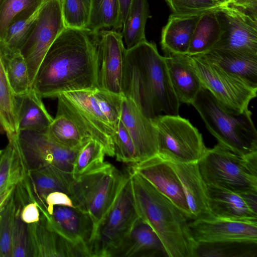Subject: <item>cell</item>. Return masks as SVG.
Returning <instances> with one entry per match:
<instances>
[{
	"label": "cell",
	"mask_w": 257,
	"mask_h": 257,
	"mask_svg": "<svg viewBox=\"0 0 257 257\" xmlns=\"http://www.w3.org/2000/svg\"><path fill=\"white\" fill-rule=\"evenodd\" d=\"M98 33L66 28L59 35L43 58L31 85L42 98L98 88Z\"/></svg>",
	"instance_id": "1"
},
{
	"label": "cell",
	"mask_w": 257,
	"mask_h": 257,
	"mask_svg": "<svg viewBox=\"0 0 257 257\" xmlns=\"http://www.w3.org/2000/svg\"><path fill=\"white\" fill-rule=\"evenodd\" d=\"M123 96L147 118L179 115L181 105L173 88L165 58L154 42L146 40L126 49L121 82Z\"/></svg>",
	"instance_id": "2"
},
{
	"label": "cell",
	"mask_w": 257,
	"mask_h": 257,
	"mask_svg": "<svg viewBox=\"0 0 257 257\" xmlns=\"http://www.w3.org/2000/svg\"><path fill=\"white\" fill-rule=\"evenodd\" d=\"M136 208L162 241L168 257H194L196 243L188 218L147 180L128 169Z\"/></svg>",
	"instance_id": "3"
},
{
	"label": "cell",
	"mask_w": 257,
	"mask_h": 257,
	"mask_svg": "<svg viewBox=\"0 0 257 257\" xmlns=\"http://www.w3.org/2000/svg\"><path fill=\"white\" fill-rule=\"evenodd\" d=\"M191 105L219 144L241 156L257 154V132L249 109H229L203 86Z\"/></svg>",
	"instance_id": "4"
},
{
	"label": "cell",
	"mask_w": 257,
	"mask_h": 257,
	"mask_svg": "<svg viewBox=\"0 0 257 257\" xmlns=\"http://www.w3.org/2000/svg\"><path fill=\"white\" fill-rule=\"evenodd\" d=\"M198 165L207 185L239 193L257 192V154L241 156L218 143L206 148Z\"/></svg>",
	"instance_id": "5"
},
{
	"label": "cell",
	"mask_w": 257,
	"mask_h": 257,
	"mask_svg": "<svg viewBox=\"0 0 257 257\" xmlns=\"http://www.w3.org/2000/svg\"><path fill=\"white\" fill-rule=\"evenodd\" d=\"M126 173L104 162L74 179L71 198L76 207L86 212L90 217L93 224L92 240L111 208Z\"/></svg>",
	"instance_id": "6"
},
{
	"label": "cell",
	"mask_w": 257,
	"mask_h": 257,
	"mask_svg": "<svg viewBox=\"0 0 257 257\" xmlns=\"http://www.w3.org/2000/svg\"><path fill=\"white\" fill-rule=\"evenodd\" d=\"M157 135V155L167 161L198 162L206 149L201 134L178 115L161 114L151 119Z\"/></svg>",
	"instance_id": "7"
},
{
	"label": "cell",
	"mask_w": 257,
	"mask_h": 257,
	"mask_svg": "<svg viewBox=\"0 0 257 257\" xmlns=\"http://www.w3.org/2000/svg\"><path fill=\"white\" fill-rule=\"evenodd\" d=\"M57 98L56 113L68 118L86 138L99 143L106 155L114 157V129L100 110L93 90L64 93Z\"/></svg>",
	"instance_id": "8"
},
{
	"label": "cell",
	"mask_w": 257,
	"mask_h": 257,
	"mask_svg": "<svg viewBox=\"0 0 257 257\" xmlns=\"http://www.w3.org/2000/svg\"><path fill=\"white\" fill-rule=\"evenodd\" d=\"M139 218L128 170L120 189L91 243V257H110Z\"/></svg>",
	"instance_id": "9"
},
{
	"label": "cell",
	"mask_w": 257,
	"mask_h": 257,
	"mask_svg": "<svg viewBox=\"0 0 257 257\" xmlns=\"http://www.w3.org/2000/svg\"><path fill=\"white\" fill-rule=\"evenodd\" d=\"M191 56L202 86L219 103L236 111L248 109L250 101L256 96L257 87L226 72L201 54Z\"/></svg>",
	"instance_id": "10"
},
{
	"label": "cell",
	"mask_w": 257,
	"mask_h": 257,
	"mask_svg": "<svg viewBox=\"0 0 257 257\" xmlns=\"http://www.w3.org/2000/svg\"><path fill=\"white\" fill-rule=\"evenodd\" d=\"M66 28L60 0H45L34 27L20 50L27 64L31 84L48 49Z\"/></svg>",
	"instance_id": "11"
},
{
	"label": "cell",
	"mask_w": 257,
	"mask_h": 257,
	"mask_svg": "<svg viewBox=\"0 0 257 257\" xmlns=\"http://www.w3.org/2000/svg\"><path fill=\"white\" fill-rule=\"evenodd\" d=\"M214 13L221 34L210 50H227L257 56V21L228 4L222 5Z\"/></svg>",
	"instance_id": "12"
},
{
	"label": "cell",
	"mask_w": 257,
	"mask_h": 257,
	"mask_svg": "<svg viewBox=\"0 0 257 257\" xmlns=\"http://www.w3.org/2000/svg\"><path fill=\"white\" fill-rule=\"evenodd\" d=\"M17 140L28 171L51 165L72 173L79 148H63L52 141L46 133L20 132Z\"/></svg>",
	"instance_id": "13"
},
{
	"label": "cell",
	"mask_w": 257,
	"mask_h": 257,
	"mask_svg": "<svg viewBox=\"0 0 257 257\" xmlns=\"http://www.w3.org/2000/svg\"><path fill=\"white\" fill-rule=\"evenodd\" d=\"M29 257H91L89 250L57 232L41 212L40 220L27 224Z\"/></svg>",
	"instance_id": "14"
},
{
	"label": "cell",
	"mask_w": 257,
	"mask_h": 257,
	"mask_svg": "<svg viewBox=\"0 0 257 257\" xmlns=\"http://www.w3.org/2000/svg\"><path fill=\"white\" fill-rule=\"evenodd\" d=\"M126 48L121 33L103 30L98 33V88L122 95L123 58Z\"/></svg>",
	"instance_id": "15"
},
{
	"label": "cell",
	"mask_w": 257,
	"mask_h": 257,
	"mask_svg": "<svg viewBox=\"0 0 257 257\" xmlns=\"http://www.w3.org/2000/svg\"><path fill=\"white\" fill-rule=\"evenodd\" d=\"M129 170L147 180L177 206L188 219H192L180 181L168 161L157 155L131 164Z\"/></svg>",
	"instance_id": "16"
},
{
	"label": "cell",
	"mask_w": 257,
	"mask_h": 257,
	"mask_svg": "<svg viewBox=\"0 0 257 257\" xmlns=\"http://www.w3.org/2000/svg\"><path fill=\"white\" fill-rule=\"evenodd\" d=\"M197 243L228 241L257 242V221H237L211 216L188 223Z\"/></svg>",
	"instance_id": "17"
},
{
	"label": "cell",
	"mask_w": 257,
	"mask_h": 257,
	"mask_svg": "<svg viewBox=\"0 0 257 257\" xmlns=\"http://www.w3.org/2000/svg\"><path fill=\"white\" fill-rule=\"evenodd\" d=\"M212 216L237 221H257V192L236 193L207 185Z\"/></svg>",
	"instance_id": "18"
},
{
	"label": "cell",
	"mask_w": 257,
	"mask_h": 257,
	"mask_svg": "<svg viewBox=\"0 0 257 257\" xmlns=\"http://www.w3.org/2000/svg\"><path fill=\"white\" fill-rule=\"evenodd\" d=\"M50 225L68 240L87 248L90 251L93 234V224L89 215L77 207L56 205L52 213L40 211Z\"/></svg>",
	"instance_id": "19"
},
{
	"label": "cell",
	"mask_w": 257,
	"mask_h": 257,
	"mask_svg": "<svg viewBox=\"0 0 257 257\" xmlns=\"http://www.w3.org/2000/svg\"><path fill=\"white\" fill-rule=\"evenodd\" d=\"M120 119L134 142L138 162L157 155V132L152 119L146 117L132 100L124 96Z\"/></svg>",
	"instance_id": "20"
},
{
	"label": "cell",
	"mask_w": 257,
	"mask_h": 257,
	"mask_svg": "<svg viewBox=\"0 0 257 257\" xmlns=\"http://www.w3.org/2000/svg\"><path fill=\"white\" fill-rule=\"evenodd\" d=\"M168 162L180 181L192 220L211 216L207 185L200 173L198 162L180 163Z\"/></svg>",
	"instance_id": "21"
},
{
	"label": "cell",
	"mask_w": 257,
	"mask_h": 257,
	"mask_svg": "<svg viewBox=\"0 0 257 257\" xmlns=\"http://www.w3.org/2000/svg\"><path fill=\"white\" fill-rule=\"evenodd\" d=\"M168 257L160 238L147 223L139 218L110 257Z\"/></svg>",
	"instance_id": "22"
},
{
	"label": "cell",
	"mask_w": 257,
	"mask_h": 257,
	"mask_svg": "<svg viewBox=\"0 0 257 257\" xmlns=\"http://www.w3.org/2000/svg\"><path fill=\"white\" fill-rule=\"evenodd\" d=\"M164 57L170 79L179 102L191 104L202 86L191 56L166 53Z\"/></svg>",
	"instance_id": "23"
},
{
	"label": "cell",
	"mask_w": 257,
	"mask_h": 257,
	"mask_svg": "<svg viewBox=\"0 0 257 257\" xmlns=\"http://www.w3.org/2000/svg\"><path fill=\"white\" fill-rule=\"evenodd\" d=\"M42 99L32 87L25 93L15 95L18 133L47 132L53 118Z\"/></svg>",
	"instance_id": "24"
},
{
	"label": "cell",
	"mask_w": 257,
	"mask_h": 257,
	"mask_svg": "<svg viewBox=\"0 0 257 257\" xmlns=\"http://www.w3.org/2000/svg\"><path fill=\"white\" fill-rule=\"evenodd\" d=\"M202 15H170L161 34V44L165 54H187L194 31Z\"/></svg>",
	"instance_id": "25"
},
{
	"label": "cell",
	"mask_w": 257,
	"mask_h": 257,
	"mask_svg": "<svg viewBox=\"0 0 257 257\" xmlns=\"http://www.w3.org/2000/svg\"><path fill=\"white\" fill-rule=\"evenodd\" d=\"M28 174L40 207L45 208V197L54 191L64 192L72 197L74 182L72 173L50 165L29 170Z\"/></svg>",
	"instance_id": "26"
},
{
	"label": "cell",
	"mask_w": 257,
	"mask_h": 257,
	"mask_svg": "<svg viewBox=\"0 0 257 257\" xmlns=\"http://www.w3.org/2000/svg\"><path fill=\"white\" fill-rule=\"evenodd\" d=\"M201 55L226 72L257 87L256 56L219 49L210 50Z\"/></svg>",
	"instance_id": "27"
},
{
	"label": "cell",
	"mask_w": 257,
	"mask_h": 257,
	"mask_svg": "<svg viewBox=\"0 0 257 257\" xmlns=\"http://www.w3.org/2000/svg\"><path fill=\"white\" fill-rule=\"evenodd\" d=\"M43 3L26 9L13 19L0 41L4 57L20 52L34 27Z\"/></svg>",
	"instance_id": "28"
},
{
	"label": "cell",
	"mask_w": 257,
	"mask_h": 257,
	"mask_svg": "<svg viewBox=\"0 0 257 257\" xmlns=\"http://www.w3.org/2000/svg\"><path fill=\"white\" fill-rule=\"evenodd\" d=\"M17 136L9 140L0 160V193L15 186L28 173Z\"/></svg>",
	"instance_id": "29"
},
{
	"label": "cell",
	"mask_w": 257,
	"mask_h": 257,
	"mask_svg": "<svg viewBox=\"0 0 257 257\" xmlns=\"http://www.w3.org/2000/svg\"><path fill=\"white\" fill-rule=\"evenodd\" d=\"M15 95L6 75L4 56L0 46V133L8 140L18 134Z\"/></svg>",
	"instance_id": "30"
},
{
	"label": "cell",
	"mask_w": 257,
	"mask_h": 257,
	"mask_svg": "<svg viewBox=\"0 0 257 257\" xmlns=\"http://www.w3.org/2000/svg\"><path fill=\"white\" fill-rule=\"evenodd\" d=\"M149 17L148 0H133L121 33L126 49L147 40L145 27Z\"/></svg>",
	"instance_id": "31"
},
{
	"label": "cell",
	"mask_w": 257,
	"mask_h": 257,
	"mask_svg": "<svg viewBox=\"0 0 257 257\" xmlns=\"http://www.w3.org/2000/svg\"><path fill=\"white\" fill-rule=\"evenodd\" d=\"M215 11L202 15L194 31L187 55L194 56L210 50L219 40L221 30Z\"/></svg>",
	"instance_id": "32"
},
{
	"label": "cell",
	"mask_w": 257,
	"mask_h": 257,
	"mask_svg": "<svg viewBox=\"0 0 257 257\" xmlns=\"http://www.w3.org/2000/svg\"><path fill=\"white\" fill-rule=\"evenodd\" d=\"M118 0H91V10L88 23L85 29L97 33L111 29H122Z\"/></svg>",
	"instance_id": "33"
},
{
	"label": "cell",
	"mask_w": 257,
	"mask_h": 257,
	"mask_svg": "<svg viewBox=\"0 0 257 257\" xmlns=\"http://www.w3.org/2000/svg\"><path fill=\"white\" fill-rule=\"evenodd\" d=\"M257 242L228 241L197 243L194 257H256Z\"/></svg>",
	"instance_id": "34"
},
{
	"label": "cell",
	"mask_w": 257,
	"mask_h": 257,
	"mask_svg": "<svg viewBox=\"0 0 257 257\" xmlns=\"http://www.w3.org/2000/svg\"><path fill=\"white\" fill-rule=\"evenodd\" d=\"M46 134L54 143L70 150L80 148L88 140L78 127L65 116L56 113Z\"/></svg>",
	"instance_id": "35"
},
{
	"label": "cell",
	"mask_w": 257,
	"mask_h": 257,
	"mask_svg": "<svg viewBox=\"0 0 257 257\" xmlns=\"http://www.w3.org/2000/svg\"><path fill=\"white\" fill-rule=\"evenodd\" d=\"M105 155L104 148L97 141L92 139L86 141L79 148L73 162L74 179L102 165Z\"/></svg>",
	"instance_id": "36"
},
{
	"label": "cell",
	"mask_w": 257,
	"mask_h": 257,
	"mask_svg": "<svg viewBox=\"0 0 257 257\" xmlns=\"http://www.w3.org/2000/svg\"><path fill=\"white\" fill-rule=\"evenodd\" d=\"M6 75L15 95L27 92L31 84L26 62L20 52L4 57Z\"/></svg>",
	"instance_id": "37"
},
{
	"label": "cell",
	"mask_w": 257,
	"mask_h": 257,
	"mask_svg": "<svg viewBox=\"0 0 257 257\" xmlns=\"http://www.w3.org/2000/svg\"><path fill=\"white\" fill-rule=\"evenodd\" d=\"M14 192L0 210V251L1 257H11V238L17 214L20 207Z\"/></svg>",
	"instance_id": "38"
},
{
	"label": "cell",
	"mask_w": 257,
	"mask_h": 257,
	"mask_svg": "<svg viewBox=\"0 0 257 257\" xmlns=\"http://www.w3.org/2000/svg\"><path fill=\"white\" fill-rule=\"evenodd\" d=\"M66 28L85 29L88 23L91 0H60Z\"/></svg>",
	"instance_id": "39"
},
{
	"label": "cell",
	"mask_w": 257,
	"mask_h": 257,
	"mask_svg": "<svg viewBox=\"0 0 257 257\" xmlns=\"http://www.w3.org/2000/svg\"><path fill=\"white\" fill-rule=\"evenodd\" d=\"M93 93L100 110L114 130L120 119L123 95L98 88Z\"/></svg>",
	"instance_id": "40"
},
{
	"label": "cell",
	"mask_w": 257,
	"mask_h": 257,
	"mask_svg": "<svg viewBox=\"0 0 257 257\" xmlns=\"http://www.w3.org/2000/svg\"><path fill=\"white\" fill-rule=\"evenodd\" d=\"M112 140L114 156L118 161L131 164L138 162L134 142L120 119L114 130Z\"/></svg>",
	"instance_id": "41"
},
{
	"label": "cell",
	"mask_w": 257,
	"mask_h": 257,
	"mask_svg": "<svg viewBox=\"0 0 257 257\" xmlns=\"http://www.w3.org/2000/svg\"><path fill=\"white\" fill-rule=\"evenodd\" d=\"M172 14L181 15H203L215 11L222 5L216 0H165Z\"/></svg>",
	"instance_id": "42"
},
{
	"label": "cell",
	"mask_w": 257,
	"mask_h": 257,
	"mask_svg": "<svg viewBox=\"0 0 257 257\" xmlns=\"http://www.w3.org/2000/svg\"><path fill=\"white\" fill-rule=\"evenodd\" d=\"M45 0H1L0 41L13 19L26 9L42 4Z\"/></svg>",
	"instance_id": "43"
},
{
	"label": "cell",
	"mask_w": 257,
	"mask_h": 257,
	"mask_svg": "<svg viewBox=\"0 0 257 257\" xmlns=\"http://www.w3.org/2000/svg\"><path fill=\"white\" fill-rule=\"evenodd\" d=\"M20 210L15 219L11 238V257H29L27 224L21 218Z\"/></svg>",
	"instance_id": "44"
},
{
	"label": "cell",
	"mask_w": 257,
	"mask_h": 257,
	"mask_svg": "<svg viewBox=\"0 0 257 257\" xmlns=\"http://www.w3.org/2000/svg\"><path fill=\"white\" fill-rule=\"evenodd\" d=\"M46 211L52 213L54 206H65L76 207L72 199L66 193L61 191H54L48 194L44 199Z\"/></svg>",
	"instance_id": "45"
},
{
	"label": "cell",
	"mask_w": 257,
	"mask_h": 257,
	"mask_svg": "<svg viewBox=\"0 0 257 257\" xmlns=\"http://www.w3.org/2000/svg\"><path fill=\"white\" fill-rule=\"evenodd\" d=\"M21 219L26 224L38 222L40 218L41 212L37 202L29 203L20 208Z\"/></svg>",
	"instance_id": "46"
},
{
	"label": "cell",
	"mask_w": 257,
	"mask_h": 257,
	"mask_svg": "<svg viewBox=\"0 0 257 257\" xmlns=\"http://www.w3.org/2000/svg\"><path fill=\"white\" fill-rule=\"evenodd\" d=\"M226 4L242 11L257 21V0H232Z\"/></svg>",
	"instance_id": "47"
},
{
	"label": "cell",
	"mask_w": 257,
	"mask_h": 257,
	"mask_svg": "<svg viewBox=\"0 0 257 257\" xmlns=\"http://www.w3.org/2000/svg\"><path fill=\"white\" fill-rule=\"evenodd\" d=\"M132 1L133 0H118L122 26L126 18Z\"/></svg>",
	"instance_id": "48"
},
{
	"label": "cell",
	"mask_w": 257,
	"mask_h": 257,
	"mask_svg": "<svg viewBox=\"0 0 257 257\" xmlns=\"http://www.w3.org/2000/svg\"><path fill=\"white\" fill-rule=\"evenodd\" d=\"M217 2H218L220 4L223 5L229 3L232 0H216Z\"/></svg>",
	"instance_id": "49"
},
{
	"label": "cell",
	"mask_w": 257,
	"mask_h": 257,
	"mask_svg": "<svg viewBox=\"0 0 257 257\" xmlns=\"http://www.w3.org/2000/svg\"><path fill=\"white\" fill-rule=\"evenodd\" d=\"M3 151V150H0V160H1V157H2Z\"/></svg>",
	"instance_id": "50"
},
{
	"label": "cell",
	"mask_w": 257,
	"mask_h": 257,
	"mask_svg": "<svg viewBox=\"0 0 257 257\" xmlns=\"http://www.w3.org/2000/svg\"><path fill=\"white\" fill-rule=\"evenodd\" d=\"M0 257H1V251H0Z\"/></svg>",
	"instance_id": "51"
},
{
	"label": "cell",
	"mask_w": 257,
	"mask_h": 257,
	"mask_svg": "<svg viewBox=\"0 0 257 257\" xmlns=\"http://www.w3.org/2000/svg\"><path fill=\"white\" fill-rule=\"evenodd\" d=\"M1 1V0H0Z\"/></svg>",
	"instance_id": "52"
}]
</instances>
